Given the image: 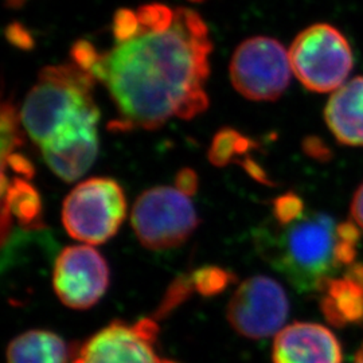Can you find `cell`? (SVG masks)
I'll list each match as a JSON object with an SVG mask.
<instances>
[{
  "mask_svg": "<svg viewBox=\"0 0 363 363\" xmlns=\"http://www.w3.org/2000/svg\"><path fill=\"white\" fill-rule=\"evenodd\" d=\"M111 30L106 50L82 39L70 54L109 91L120 113L117 130H155L172 117L189 120L208 109L213 42L199 13L148 3L120 9Z\"/></svg>",
  "mask_w": 363,
  "mask_h": 363,
  "instance_id": "cell-1",
  "label": "cell"
},
{
  "mask_svg": "<svg viewBox=\"0 0 363 363\" xmlns=\"http://www.w3.org/2000/svg\"><path fill=\"white\" fill-rule=\"evenodd\" d=\"M361 240L352 220L304 208L284 220L269 217L256 232L262 259L301 294H319L337 274L357 262Z\"/></svg>",
  "mask_w": 363,
  "mask_h": 363,
  "instance_id": "cell-2",
  "label": "cell"
},
{
  "mask_svg": "<svg viewBox=\"0 0 363 363\" xmlns=\"http://www.w3.org/2000/svg\"><path fill=\"white\" fill-rule=\"evenodd\" d=\"M96 79L74 64L40 70L27 93L21 121L39 148L88 123H99L100 111L93 97Z\"/></svg>",
  "mask_w": 363,
  "mask_h": 363,
  "instance_id": "cell-3",
  "label": "cell"
},
{
  "mask_svg": "<svg viewBox=\"0 0 363 363\" xmlns=\"http://www.w3.org/2000/svg\"><path fill=\"white\" fill-rule=\"evenodd\" d=\"M292 73L315 93H334L347 82L354 54L347 38L328 23H316L298 33L289 49Z\"/></svg>",
  "mask_w": 363,
  "mask_h": 363,
  "instance_id": "cell-4",
  "label": "cell"
},
{
  "mask_svg": "<svg viewBox=\"0 0 363 363\" xmlns=\"http://www.w3.org/2000/svg\"><path fill=\"white\" fill-rule=\"evenodd\" d=\"M127 216V201L120 184L109 178L78 183L62 206L67 234L85 245H100L118 232Z\"/></svg>",
  "mask_w": 363,
  "mask_h": 363,
  "instance_id": "cell-5",
  "label": "cell"
},
{
  "mask_svg": "<svg viewBox=\"0 0 363 363\" xmlns=\"http://www.w3.org/2000/svg\"><path fill=\"white\" fill-rule=\"evenodd\" d=\"M135 234L152 250L179 247L194 233L199 220L189 195L177 187H155L140 195L130 214Z\"/></svg>",
  "mask_w": 363,
  "mask_h": 363,
  "instance_id": "cell-6",
  "label": "cell"
},
{
  "mask_svg": "<svg viewBox=\"0 0 363 363\" xmlns=\"http://www.w3.org/2000/svg\"><path fill=\"white\" fill-rule=\"evenodd\" d=\"M292 66L286 48L271 37L245 39L230 61L234 89L252 101H274L291 81Z\"/></svg>",
  "mask_w": 363,
  "mask_h": 363,
  "instance_id": "cell-7",
  "label": "cell"
},
{
  "mask_svg": "<svg viewBox=\"0 0 363 363\" xmlns=\"http://www.w3.org/2000/svg\"><path fill=\"white\" fill-rule=\"evenodd\" d=\"M289 301L284 288L272 277L253 276L235 289L226 318L241 337L259 340L276 337L286 325Z\"/></svg>",
  "mask_w": 363,
  "mask_h": 363,
  "instance_id": "cell-8",
  "label": "cell"
},
{
  "mask_svg": "<svg viewBox=\"0 0 363 363\" xmlns=\"http://www.w3.org/2000/svg\"><path fill=\"white\" fill-rule=\"evenodd\" d=\"M157 333L151 318L132 325L112 322L82 343L72 363H175L157 354Z\"/></svg>",
  "mask_w": 363,
  "mask_h": 363,
  "instance_id": "cell-9",
  "label": "cell"
},
{
  "mask_svg": "<svg viewBox=\"0 0 363 363\" xmlns=\"http://www.w3.org/2000/svg\"><path fill=\"white\" fill-rule=\"evenodd\" d=\"M52 286L62 304L73 310H89L109 286V268L91 245H72L58 255Z\"/></svg>",
  "mask_w": 363,
  "mask_h": 363,
  "instance_id": "cell-10",
  "label": "cell"
},
{
  "mask_svg": "<svg viewBox=\"0 0 363 363\" xmlns=\"http://www.w3.org/2000/svg\"><path fill=\"white\" fill-rule=\"evenodd\" d=\"M273 363H343L342 346L325 325L296 322L286 325L273 342Z\"/></svg>",
  "mask_w": 363,
  "mask_h": 363,
  "instance_id": "cell-11",
  "label": "cell"
},
{
  "mask_svg": "<svg viewBox=\"0 0 363 363\" xmlns=\"http://www.w3.org/2000/svg\"><path fill=\"white\" fill-rule=\"evenodd\" d=\"M320 295V311L337 328L363 323V264L354 262L325 284Z\"/></svg>",
  "mask_w": 363,
  "mask_h": 363,
  "instance_id": "cell-12",
  "label": "cell"
},
{
  "mask_svg": "<svg viewBox=\"0 0 363 363\" xmlns=\"http://www.w3.org/2000/svg\"><path fill=\"white\" fill-rule=\"evenodd\" d=\"M325 120L339 143L363 147V76L351 78L331 94Z\"/></svg>",
  "mask_w": 363,
  "mask_h": 363,
  "instance_id": "cell-13",
  "label": "cell"
},
{
  "mask_svg": "<svg viewBox=\"0 0 363 363\" xmlns=\"http://www.w3.org/2000/svg\"><path fill=\"white\" fill-rule=\"evenodd\" d=\"M46 164L66 182L77 181L96 160L99 152V132L91 130L60 143L40 148Z\"/></svg>",
  "mask_w": 363,
  "mask_h": 363,
  "instance_id": "cell-14",
  "label": "cell"
},
{
  "mask_svg": "<svg viewBox=\"0 0 363 363\" xmlns=\"http://www.w3.org/2000/svg\"><path fill=\"white\" fill-rule=\"evenodd\" d=\"M1 232L3 238L9 233L13 218L27 229L42 228V201L38 191L23 178H13L1 183Z\"/></svg>",
  "mask_w": 363,
  "mask_h": 363,
  "instance_id": "cell-15",
  "label": "cell"
},
{
  "mask_svg": "<svg viewBox=\"0 0 363 363\" xmlns=\"http://www.w3.org/2000/svg\"><path fill=\"white\" fill-rule=\"evenodd\" d=\"M7 363H69L73 358L65 340L46 330H30L10 342Z\"/></svg>",
  "mask_w": 363,
  "mask_h": 363,
  "instance_id": "cell-16",
  "label": "cell"
},
{
  "mask_svg": "<svg viewBox=\"0 0 363 363\" xmlns=\"http://www.w3.org/2000/svg\"><path fill=\"white\" fill-rule=\"evenodd\" d=\"M256 147L257 144L252 139L232 128H225L214 136L208 150V160L217 167H223L240 156H247Z\"/></svg>",
  "mask_w": 363,
  "mask_h": 363,
  "instance_id": "cell-17",
  "label": "cell"
},
{
  "mask_svg": "<svg viewBox=\"0 0 363 363\" xmlns=\"http://www.w3.org/2000/svg\"><path fill=\"white\" fill-rule=\"evenodd\" d=\"M191 279L195 291L202 296H216L235 280L232 273L218 267H203L195 271Z\"/></svg>",
  "mask_w": 363,
  "mask_h": 363,
  "instance_id": "cell-18",
  "label": "cell"
},
{
  "mask_svg": "<svg viewBox=\"0 0 363 363\" xmlns=\"http://www.w3.org/2000/svg\"><path fill=\"white\" fill-rule=\"evenodd\" d=\"M194 289V284H193V279L191 276H182L179 279L175 280V283L171 286V288L166 295V298L163 300L160 310L157 312L159 316L169 313L174 307L179 306L184 298H187L191 291Z\"/></svg>",
  "mask_w": 363,
  "mask_h": 363,
  "instance_id": "cell-19",
  "label": "cell"
},
{
  "mask_svg": "<svg viewBox=\"0 0 363 363\" xmlns=\"http://www.w3.org/2000/svg\"><path fill=\"white\" fill-rule=\"evenodd\" d=\"M3 159V169H7L9 166L13 169L15 172L21 174L22 178H26L30 179L34 174V167L33 164L30 163V160L25 157L23 155H19V154H10L6 157H1Z\"/></svg>",
  "mask_w": 363,
  "mask_h": 363,
  "instance_id": "cell-20",
  "label": "cell"
},
{
  "mask_svg": "<svg viewBox=\"0 0 363 363\" xmlns=\"http://www.w3.org/2000/svg\"><path fill=\"white\" fill-rule=\"evenodd\" d=\"M175 187L186 195H193L198 189V178L191 169H183L178 172L175 178Z\"/></svg>",
  "mask_w": 363,
  "mask_h": 363,
  "instance_id": "cell-21",
  "label": "cell"
},
{
  "mask_svg": "<svg viewBox=\"0 0 363 363\" xmlns=\"http://www.w3.org/2000/svg\"><path fill=\"white\" fill-rule=\"evenodd\" d=\"M351 220L363 230V182L352 196L350 205Z\"/></svg>",
  "mask_w": 363,
  "mask_h": 363,
  "instance_id": "cell-22",
  "label": "cell"
},
{
  "mask_svg": "<svg viewBox=\"0 0 363 363\" xmlns=\"http://www.w3.org/2000/svg\"><path fill=\"white\" fill-rule=\"evenodd\" d=\"M354 363H363V342L359 346V349L355 354V358H354Z\"/></svg>",
  "mask_w": 363,
  "mask_h": 363,
  "instance_id": "cell-23",
  "label": "cell"
},
{
  "mask_svg": "<svg viewBox=\"0 0 363 363\" xmlns=\"http://www.w3.org/2000/svg\"><path fill=\"white\" fill-rule=\"evenodd\" d=\"M189 1H203V0H189Z\"/></svg>",
  "mask_w": 363,
  "mask_h": 363,
  "instance_id": "cell-24",
  "label": "cell"
}]
</instances>
